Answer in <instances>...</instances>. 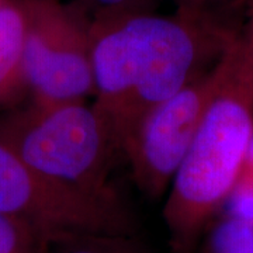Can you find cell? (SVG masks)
I'll list each match as a JSON object with an SVG mask.
<instances>
[{"instance_id": "cell-8", "label": "cell", "mask_w": 253, "mask_h": 253, "mask_svg": "<svg viewBox=\"0 0 253 253\" xmlns=\"http://www.w3.org/2000/svg\"><path fill=\"white\" fill-rule=\"evenodd\" d=\"M199 253H253L251 222L238 215H228L210 234Z\"/></svg>"}, {"instance_id": "cell-13", "label": "cell", "mask_w": 253, "mask_h": 253, "mask_svg": "<svg viewBox=\"0 0 253 253\" xmlns=\"http://www.w3.org/2000/svg\"><path fill=\"white\" fill-rule=\"evenodd\" d=\"M249 21L253 24V11H252V14H251V17H249Z\"/></svg>"}, {"instance_id": "cell-3", "label": "cell", "mask_w": 253, "mask_h": 253, "mask_svg": "<svg viewBox=\"0 0 253 253\" xmlns=\"http://www.w3.org/2000/svg\"><path fill=\"white\" fill-rule=\"evenodd\" d=\"M0 139L48 179L100 199L121 200L110 183L117 149L99 113L84 100L31 103L13 111L0 118Z\"/></svg>"}, {"instance_id": "cell-9", "label": "cell", "mask_w": 253, "mask_h": 253, "mask_svg": "<svg viewBox=\"0 0 253 253\" xmlns=\"http://www.w3.org/2000/svg\"><path fill=\"white\" fill-rule=\"evenodd\" d=\"M55 246L56 253H149L135 234L79 235L62 241Z\"/></svg>"}, {"instance_id": "cell-10", "label": "cell", "mask_w": 253, "mask_h": 253, "mask_svg": "<svg viewBox=\"0 0 253 253\" xmlns=\"http://www.w3.org/2000/svg\"><path fill=\"white\" fill-rule=\"evenodd\" d=\"M42 249L28 226L0 214V253H41Z\"/></svg>"}, {"instance_id": "cell-11", "label": "cell", "mask_w": 253, "mask_h": 253, "mask_svg": "<svg viewBox=\"0 0 253 253\" xmlns=\"http://www.w3.org/2000/svg\"><path fill=\"white\" fill-rule=\"evenodd\" d=\"M154 3L155 0H78V6L84 13H90L91 18L152 11Z\"/></svg>"}, {"instance_id": "cell-6", "label": "cell", "mask_w": 253, "mask_h": 253, "mask_svg": "<svg viewBox=\"0 0 253 253\" xmlns=\"http://www.w3.org/2000/svg\"><path fill=\"white\" fill-rule=\"evenodd\" d=\"M224 71L225 55L207 72L149 110L134 128L121 154L129 162L138 189L148 197L159 199L169 190Z\"/></svg>"}, {"instance_id": "cell-5", "label": "cell", "mask_w": 253, "mask_h": 253, "mask_svg": "<svg viewBox=\"0 0 253 253\" xmlns=\"http://www.w3.org/2000/svg\"><path fill=\"white\" fill-rule=\"evenodd\" d=\"M24 72L31 103L82 101L94 93L90 18L59 0H24Z\"/></svg>"}, {"instance_id": "cell-15", "label": "cell", "mask_w": 253, "mask_h": 253, "mask_svg": "<svg viewBox=\"0 0 253 253\" xmlns=\"http://www.w3.org/2000/svg\"><path fill=\"white\" fill-rule=\"evenodd\" d=\"M0 3H1V0H0Z\"/></svg>"}, {"instance_id": "cell-1", "label": "cell", "mask_w": 253, "mask_h": 253, "mask_svg": "<svg viewBox=\"0 0 253 253\" xmlns=\"http://www.w3.org/2000/svg\"><path fill=\"white\" fill-rule=\"evenodd\" d=\"M238 34L207 9L91 18L93 107L117 152L149 110L217 65Z\"/></svg>"}, {"instance_id": "cell-7", "label": "cell", "mask_w": 253, "mask_h": 253, "mask_svg": "<svg viewBox=\"0 0 253 253\" xmlns=\"http://www.w3.org/2000/svg\"><path fill=\"white\" fill-rule=\"evenodd\" d=\"M27 9L24 0L0 3V106L17 103L27 91L24 46Z\"/></svg>"}, {"instance_id": "cell-2", "label": "cell", "mask_w": 253, "mask_h": 253, "mask_svg": "<svg viewBox=\"0 0 253 253\" xmlns=\"http://www.w3.org/2000/svg\"><path fill=\"white\" fill-rule=\"evenodd\" d=\"M253 146V24L225 54V71L189 152L173 177L163 221L173 253H197L211 221L232 197Z\"/></svg>"}, {"instance_id": "cell-12", "label": "cell", "mask_w": 253, "mask_h": 253, "mask_svg": "<svg viewBox=\"0 0 253 253\" xmlns=\"http://www.w3.org/2000/svg\"><path fill=\"white\" fill-rule=\"evenodd\" d=\"M179 7H189V9H207V3L211 0H176Z\"/></svg>"}, {"instance_id": "cell-14", "label": "cell", "mask_w": 253, "mask_h": 253, "mask_svg": "<svg viewBox=\"0 0 253 253\" xmlns=\"http://www.w3.org/2000/svg\"><path fill=\"white\" fill-rule=\"evenodd\" d=\"M249 222H251V228H252V234H253V218L249 221Z\"/></svg>"}, {"instance_id": "cell-4", "label": "cell", "mask_w": 253, "mask_h": 253, "mask_svg": "<svg viewBox=\"0 0 253 253\" xmlns=\"http://www.w3.org/2000/svg\"><path fill=\"white\" fill-rule=\"evenodd\" d=\"M0 214L28 226L42 248L91 234L131 235L136 221L126 204L48 179L0 139Z\"/></svg>"}]
</instances>
